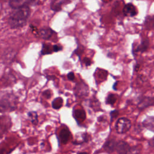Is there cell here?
Here are the masks:
<instances>
[{
  "mask_svg": "<svg viewBox=\"0 0 154 154\" xmlns=\"http://www.w3.org/2000/svg\"><path fill=\"white\" fill-rule=\"evenodd\" d=\"M58 98V102H56L55 100L52 101V107L54 109H59L63 103V99L61 97H57Z\"/></svg>",
  "mask_w": 154,
  "mask_h": 154,
  "instance_id": "5bb4252c",
  "label": "cell"
},
{
  "mask_svg": "<svg viewBox=\"0 0 154 154\" xmlns=\"http://www.w3.org/2000/svg\"><path fill=\"white\" fill-rule=\"evenodd\" d=\"M18 102L17 97L12 93L2 94L0 102L1 112L12 111L16 109Z\"/></svg>",
  "mask_w": 154,
  "mask_h": 154,
  "instance_id": "7a4b0ae2",
  "label": "cell"
},
{
  "mask_svg": "<svg viewBox=\"0 0 154 154\" xmlns=\"http://www.w3.org/2000/svg\"><path fill=\"white\" fill-rule=\"evenodd\" d=\"M131 127V122L126 117L119 118L115 125V129L117 133L122 134L127 132Z\"/></svg>",
  "mask_w": 154,
  "mask_h": 154,
  "instance_id": "3957f363",
  "label": "cell"
},
{
  "mask_svg": "<svg viewBox=\"0 0 154 154\" xmlns=\"http://www.w3.org/2000/svg\"><path fill=\"white\" fill-rule=\"evenodd\" d=\"M117 141L115 139H111L106 141L103 145V148L107 153H112L116 150V147Z\"/></svg>",
  "mask_w": 154,
  "mask_h": 154,
  "instance_id": "8992f818",
  "label": "cell"
},
{
  "mask_svg": "<svg viewBox=\"0 0 154 154\" xmlns=\"http://www.w3.org/2000/svg\"><path fill=\"white\" fill-rule=\"evenodd\" d=\"M119 114V111L117 109H114L110 112V117H111V122L113 121V119H116Z\"/></svg>",
  "mask_w": 154,
  "mask_h": 154,
  "instance_id": "9a60e30c",
  "label": "cell"
},
{
  "mask_svg": "<svg viewBox=\"0 0 154 154\" xmlns=\"http://www.w3.org/2000/svg\"><path fill=\"white\" fill-rule=\"evenodd\" d=\"M123 13L125 16L132 17L136 15L137 10L135 6L132 4H127L123 8Z\"/></svg>",
  "mask_w": 154,
  "mask_h": 154,
  "instance_id": "ba28073f",
  "label": "cell"
},
{
  "mask_svg": "<svg viewBox=\"0 0 154 154\" xmlns=\"http://www.w3.org/2000/svg\"><path fill=\"white\" fill-rule=\"evenodd\" d=\"M141 149V147L138 146L131 147L128 152L126 153V154H140Z\"/></svg>",
  "mask_w": 154,
  "mask_h": 154,
  "instance_id": "7c38bea8",
  "label": "cell"
},
{
  "mask_svg": "<svg viewBox=\"0 0 154 154\" xmlns=\"http://www.w3.org/2000/svg\"><path fill=\"white\" fill-rule=\"evenodd\" d=\"M130 147V146L127 142L123 140H120L117 141V142L116 151L119 154H126Z\"/></svg>",
  "mask_w": 154,
  "mask_h": 154,
  "instance_id": "277c9868",
  "label": "cell"
},
{
  "mask_svg": "<svg viewBox=\"0 0 154 154\" xmlns=\"http://www.w3.org/2000/svg\"><path fill=\"white\" fill-rule=\"evenodd\" d=\"M148 45H149V42L148 40H144L143 41L141 44L138 47L137 51H140V52H144L145 51L148 47Z\"/></svg>",
  "mask_w": 154,
  "mask_h": 154,
  "instance_id": "4fadbf2b",
  "label": "cell"
},
{
  "mask_svg": "<svg viewBox=\"0 0 154 154\" xmlns=\"http://www.w3.org/2000/svg\"><path fill=\"white\" fill-rule=\"evenodd\" d=\"M31 1L32 0H9V5L13 9H17L27 6Z\"/></svg>",
  "mask_w": 154,
  "mask_h": 154,
  "instance_id": "5b68a950",
  "label": "cell"
},
{
  "mask_svg": "<svg viewBox=\"0 0 154 154\" xmlns=\"http://www.w3.org/2000/svg\"><path fill=\"white\" fill-rule=\"evenodd\" d=\"M8 19L9 26L11 28H19L24 26L29 17L31 11L28 6L14 9Z\"/></svg>",
  "mask_w": 154,
  "mask_h": 154,
  "instance_id": "6da1fadb",
  "label": "cell"
},
{
  "mask_svg": "<svg viewBox=\"0 0 154 154\" xmlns=\"http://www.w3.org/2000/svg\"><path fill=\"white\" fill-rule=\"evenodd\" d=\"M76 154H88L86 152H78Z\"/></svg>",
  "mask_w": 154,
  "mask_h": 154,
  "instance_id": "ffe728a7",
  "label": "cell"
},
{
  "mask_svg": "<svg viewBox=\"0 0 154 154\" xmlns=\"http://www.w3.org/2000/svg\"><path fill=\"white\" fill-rule=\"evenodd\" d=\"M75 75H74V73L72 72H70L69 73H68L67 74V78L70 80V81H73L75 79Z\"/></svg>",
  "mask_w": 154,
  "mask_h": 154,
  "instance_id": "2e32d148",
  "label": "cell"
},
{
  "mask_svg": "<svg viewBox=\"0 0 154 154\" xmlns=\"http://www.w3.org/2000/svg\"><path fill=\"white\" fill-rule=\"evenodd\" d=\"M149 145H150L152 147L154 148V139H152V140H151L149 141Z\"/></svg>",
  "mask_w": 154,
  "mask_h": 154,
  "instance_id": "d6986e66",
  "label": "cell"
},
{
  "mask_svg": "<svg viewBox=\"0 0 154 154\" xmlns=\"http://www.w3.org/2000/svg\"><path fill=\"white\" fill-rule=\"evenodd\" d=\"M143 125L146 129L154 132V117L146 118L143 122Z\"/></svg>",
  "mask_w": 154,
  "mask_h": 154,
  "instance_id": "9c48e42d",
  "label": "cell"
},
{
  "mask_svg": "<svg viewBox=\"0 0 154 154\" xmlns=\"http://www.w3.org/2000/svg\"><path fill=\"white\" fill-rule=\"evenodd\" d=\"M84 62L85 63V64L87 66H89L91 64V61L88 58H85L84 59Z\"/></svg>",
  "mask_w": 154,
  "mask_h": 154,
  "instance_id": "ac0fdd59",
  "label": "cell"
},
{
  "mask_svg": "<svg viewBox=\"0 0 154 154\" xmlns=\"http://www.w3.org/2000/svg\"><path fill=\"white\" fill-rule=\"evenodd\" d=\"M28 118L29 119L30 121L31 122V123L34 125H37L38 122V115L37 112L35 111H29L28 112Z\"/></svg>",
  "mask_w": 154,
  "mask_h": 154,
  "instance_id": "30bf717a",
  "label": "cell"
},
{
  "mask_svg": "<svg viewBox=\"0 0 154 154\" xmlns=\"http://www.w3.org/2000/svg\"><path fill=\"white\" fill-rule=\"evenodd\" d=\"M61 49H62V47L60 46H59V45H54V46H53V51H54V52H58V51H61Z\"/></svg>",
  "mask_w": 154,
  "mask_h": 154,
  "instance_id": "e0dca14e",
  "label": "cell"
},
{
  "mask_svg": "<svg viewBox=\"0 0 154 154\" xmlns=\"http://www.w3.org/2000/svg\"><path fill=\"white\" fill-rule=\"evenodd\" d=\"M116 100V95L113 93H110L108 95L107 97L106 98V103L110 105L111 106H112L114 105V103H115Z\"/></svg>",
  "mask_w": 154,
  "mask_h": 154,
  "instance_id": "8fae6325",
  "label": "cell"
},
{
  "mask_svg": "<svg viewBox=\"0 0 154 154\" xmlns=\"http://www.w3.org/2000/svg\"><path fill=\"white\" fill-rule=\"evenodd\" d=\"M53 33H54V31L52 29H51L50 28L46 27V28H43L40 29L38 31V35L39 37L45 40H47V39H49L51 37Z\"/></svg>",
  "mask_w": 154,
  "mask_h": 154,
  "instance_id": "52a82bcc",
  "label": "cell"
}]
</instances>
